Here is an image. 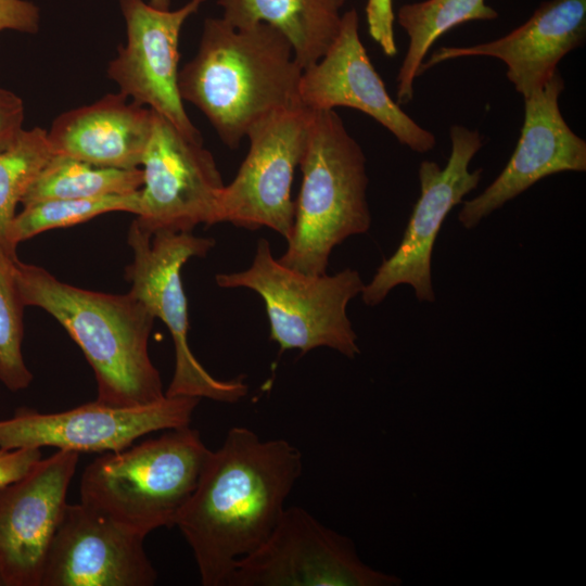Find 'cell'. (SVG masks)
Wrapping results in <instances>:
<instances>
[{
    "instance_id": "obj_1",
    "label": "cell",
    "mask_w": 586,
    "mask_h": 586,
    "mask_svg": "<svg viewBox=\"0 0 586 586\" xmlns=\"http://www.w3.org/2000/svg\"><path fill=\"white\" fill-rule=\"evenodd\" d=\"M303 472L302 451L283 438L231 428L211 450L176 525L204 586H227L235 563L270 535Z\"/></svg>"
},
{
    "instance_id": "obj_2",
    "label": "cell",
    "mask_w": 586,
    "mask_h": 586,
    "mask_svg": "<svg viewBox=\"0 0 586 586\" xmlns=\"http://www.w3.org/2000/svg\"><path fill=\"white\" fill-rule=\"evenodd\" d=\"M302 72L290 41L275 27L259 23L238 28L222 17H209L198 52L179 69L178 89L220 140L237 149L255 123L301 105Z\"/></svg>"
},
{
    "instance_id": "obj_3",
    "label": "cell",
    "mask_w": 586,
    "mask_h": 586,
    "mask_svg": "<svg viewBox=\"0 0 586 586\" xmlns=\"http://www.w3.org/2000/svg\"><path fill=\"white\" fill-rule=\"evenodd\" d=\"M16 279L24 305L50 314L82 351L94 372L98 402L136 407L165 397L148 349L156 318L135 295L80 289L21 260Z\"/></svg>"
},
{
    "instance_id": "obj_4",
    "label": "cell",
    "mask_w": 586,
    "mask_h": 586,
    "mask_svg": "<svg viewBox=\"0 0 586 586\" xmlns=\"http://www.w3.org/2000/svg\"><path fill=\"white\" fill-rule=\"evenodd\" d=\"M311 112L293 227L278 260L307 275H323L336 245L370 229L369 179L365 153L340 115L334 110Z\"/></svg>"
},
{
    "instance_id": "obj_5",
    "label": "cell",
    "mask_w": 586,
    "mask_h": 586,
    "mask_svg": "<svg viewBox=\"0 0 586 586\" xmlns=\"http://www.w3.org/2000/svg\"><path fill=\"white\" fill-rule=\"evenodd\" d=\"M209 451L200 433L188 425L103 453L84 470L80 502L144 537L173 527Z\"/></svg>"
},
{
    "instance_id": "obj_6",
    "label": "cell",
    "mask_w": 586,
    "mask_h": 586,
    "mask_svg": "<svg viewBox=\"0 0 586 586\" xmlns=\"http://www.w3.org/2000/svg\"><path fill=\"white\" fill-rule=\"evenodd\" d=\"M218 286L245 288L264 301L271 341L280 352L297 349L305 355L328 347L354 358L360 353L347 305L361 294L359 272L345 268L333 275H307L275 258L268 240L260 238L251 266L242 271L218 273Z\"/></svg>"
},
{
    "instance_id": "obj_7",
    "label": "cell",
    "mask_w": 586,
    "mask_h": 586,
    "mask_svg": "<svg viewBox=\"0 0 586 586\" xmlns=\"http://www.w3.org/2000/svg\"><path fill=\"white\" fill-rule=\"evenodd\" d=\"M127 243L132 260L125 268L130 293L160 318L174 341L175 370L165 396H190L222 403H235L247 394L241 379L214 378L199 362L188 342V302L181 280L183 265L193 257H204L215 245L212 238L192 232L160 230L151 232L135 219Z\"/></svg>"
},
{
    "instance_id": "obj_8",
    "label": "cell",
    "mask_w": 586,
    "mask_h": 586,
    "mask_svg": "<svg viewBox=\"0 0 586 586\" xmlns=\"http://www.w3.org/2000/svg\"><path fill=\"white\" fill-rule=\"evenodd\" d=\"M449 138L451 149L444 168L433 161L419 166L420 196L399 245L364 285L360 295L368 306L381 304L402 284L410 285L419 302H435L431 260L437 234L447 215L477 187L483 174L482 168H469L483 145L479 130L453 125Z\"/></svg>"
},
{
    "instance_id": "obj_9",
    "label": "cell",
    "mask_w": 586,
    "mask_h": 586,
    "mask_svg": "<svg viewBox=\"0 0 586 586\" xmlns=\"http://www.w3.org/2000/svg\"><path fill=\"white\" fill-rule=\"evenodd\" d=\"M311 111L302 105L276 111L247 131L250 148L234 179L224 186L213 225L270 228L285 240L294 221L291 187L303 156Z\"/></svg>"
},
{
    "instance_id": "obj_10",
    "label": "cell",
    "mask_w": 586,
    "mask_h": 586,
    "mask_svg": "<svg viewBox=\"0 0 586 586\" xmlns=\"http://www.w3.org/2000/svg\"><path fill=\"white\" fill-rule=\"evenodd\" d=\"M396 576L362 563L353 542L304 508H285L268 538L240 559L227 586H393Z\"/></svg>"
},
{
    "instance_id": "obj_11",
    "label": "cell",
    "mask_w": 586,
    "mask_h": 586,
    "mask_svg": "<svg viewBox=\"0 0 586 586\" xmlns=\"http://www.w3.org/2000/svg\"><path fill=\"white\" fill-rule=\"evenodd\" d=\"M200 400L165 396L143 406L115 407L95 399L54 413L21 407L13 417L0 420V448L119 451L146 434L190 425Z\"/></svg>"
},
{
    "instance_id": "obj_12",
    "label": "cell",
    "mask_w": 586,
    "mask_h": 586,
    "mask_svg": "<svg viewBox=\"0 0 586 586\" xmlns=\"http://www.w3.org/2000/svg\"><path fill=\"white\" fill-rule=\"evenodd\" d=\"M137 222L154 232H192L213 225L224 182L212 153L203 141L184 137L154 112L151 136L144 151Z\"/></svg>"
},
{
    "instance_id": "obj_13",
    "label": "cell",
    "mask_w": 586,
    "mask_h": 586,
    "mask_svg": "<svg viewBox=\"0 0 586 586\" xmlns=\"http://www.w3.org/2000/svg\"><path fill=\"white\" fill-rule=\"evenodd\" d=\"M206 0H190L178 10H160L143 0H119L127 40L107 65L119 92L153 110L184 137L202 140L178 89L179 37L186 20Z\"/></svg>"
},
{
    "instance_id": "obj_14",
    "label": "cell",
    "mask_w": 586,
    "mask_h": 586,
    "mask_svg": "<svg viewBox=\"0 0 586 586\" xmlns=\"http://www.w3.org/2000/svg\"><path fill=\"white\" fill-rule=\"evenodd\" d=\"M79 454L59 450L0 488V578L41 586L48 550L67 505Z\"/></svg>"
},
{
    "instance_id": "obj_15",
    "label": "cell",
    "mask_w": 586,
    "mask_h": 586,
    "mask_svg": "<svg viewBox=\"0 0 586 586\" xmlns=\"http://www.w3.org/2000/svg\"><path fill=\"white\" fill-rule=\"evenodd\" d=\"M355 9L342 14L337 37L322 58L303 69L298 99L309 111L346 106L366 113L385 127L399 143L417 153L436 144L433 132L422 128L388 94L360 40Z\"/></svg>"
},
{
    "instance_id": "obj_16",
    "label": "cell",
    "mask_w": 586,
    "mask_h": 586,
    "mask_svg": "<svg viewBox=\"0 0 586 586\" xmlns=\"http://www.w3.org/2000/svg\"><path fill=\"white\" fill-rule=\"evenodd\" d=\"M564 80L557 69L524 99V122L514 152L497 178L477 196L463 201L460 225L476 227L534 183L553 174L586 170V141L564 120L559 97Z\"/></svg>"
},
{
    "instance_id": "obj_17",
    "label": "cell",
    "mask_w": 586,
    "mask_h": 586,
    "mask_svg": "<svg viewBox=\"0 0 586 586\" xmlns=\"http://www.w3.org/2000/svg\"><path fill=\"white\" fill-rule=\"evenodd\" d=\"M144 538L82 502L67 504L47 553L41 586H152L157 572Z\"/></svg>"
},
{
    "instance_id": "obj_18",
    "label": "cell",
    "mask_w": 586,
    "mask_h": 586,
    "mask_svg": "<svg viewBox=\"0 0 586 586\" xmlns=\"http://www.w3.org/2000/svg\"><path fill=\"white\" fill-rule=\"evenodd\" d=\"M586 37V0L543 2L533 15L506 36L471 47H443L423 61L418 76L441 62L491 56L507 65V77L523 98L539 89L558 63Z\"/></svg>"
},
{
    "instance_id": "obj_19",
    "label": "cell",
    "mask_w": 586,
    "mask_h": 586,
    "mask_svg": "<svg viewBox=\"0 0 586 586\" xmlns=\"http://www.w3.org/2000/svg\"><path fill=\"white\" fill-rule=\"evenodd\" d=\"M154 111L123 93L59 115L47 131L55 154L98 166L138 168L146 149Z\"/></svg>"
},
{
    "instance_id": "obj_20",
    "label": "cell",
    "mask_w": 586,
    "mask_h": 586,
    "mask_svg": "<svg viewBox=\"0 0 586 586\" xmlns=\"http://www.w3.org/2000/svg\"><path fill=\"white\" fill-rule=\"evenodd\" d=\"M345 0H217L238 28L268 24L290 41L302 69L318 62L339 35Z\"/></svg>"
},
{
    "instance_id": "obj_21",
    "label": "cell",
    "mask_w": 586,
    "mask_h": 586,
    "mask_svg": "<svg viewBox=\"0 0 586 586\" xmlns=\"http://www.w3.org/2000/svg\"><path fill=\"white\" fill-rule=\"evenodd\" d=\"M498 16L484 0H425L403 5L397 20L409 37L407 52L396 78L398 104L413 99V82L428 51L440 36L469 21Z\"/></svg>"
},
{
    "instance_id": "obj_22",
    "label": "cell",
    "mask_w": 586,
    "mask_h": 586,
    "mask_svg": "<svg viewBox=\"0 0 586 586\" xmlns=\"http://www.w3.org/2000/svg\"><path fill=\"white\" fill-rule=\"evenodd\" d=\"M142 183L140 167L98 166L54 153L28 188L21 204L126 194L140 190Z\"/></svg>"
},
{
    "instance_id": "obj_23",
    "label": "cell",
    "mask_w": 586,
    "mask_h": 586,
    "mask_svg": "<svg viewBox=\"0 0 586 586\" xmlns=\"http://www.w3.org/2000/svg\"><path fill=\"white\" fill-rule=\"evenodd\" d=\"M140 209V190L94 199H58L26 204L11 224L9 245L16 253L21 242L47 230L74 226L111 212L138 216Z\"/></svg>"
},
{
    "instance_id": "obj_24",
    "label": "cell",
    "mask_w": 586,
    "mask_h": 586,
    "mask_svg": "<svg viewBox=\"0 0 586 586\" xmlns=\"http://www.w3.org/2000/svg\"><path fill=\"white\" fill-rule=\"evenodd\" d=\"M54 152L47 130L24 129L17 140L0 152V243L13 255L9 231L25 193Z\"/></svg>"
},
{
    "instance_id": "obj_25",
    "label": "cell",
    "mask_w": 586,
    "mask_h": 586,
    "mask_svg": "<svg viewBox=\"0 0 586 586\" xmlns=\"http://www.w3.org/2000/svg\"><path fill=\"white\" fill-rule=\"evenodd\" d=\"M17 260L0 243V382L11 392L23 391L33 381L22 351L26 306L16 279Z\"/></svg>"
},
{
    "instance_id": "obj_26",
    "label": "cell",
    "mask_w": 586,
    "mask_h": 586,
    "mask_svg": "<svg viewBox=\"0 0 586 586\" xmlns=\"http://www.w3.org/2000/svg\"><path fill=\"white\" fill-rule=\"evenodd\" d=\"M368 30L384 54L394 56L397 52L394 38L393 0H368L366 5Z\"/></svg>"
},
{
    "instance_id": "obj_27",
    "label": "cell",
    "mask_w": 586,
    "mask_h": 586,
    "mask_svg": "<svg viewBox=\"0 0 586 586\" xmlns=\"http://www.w3.org/2000/svg\"><path fill=\"white\" fill-rule=\"evenodd\" d=\"M40 26L39 8L28 0H0V31L36 34Z\"/></svg>"
},
{
    "instance_id": "obj_28",
    "label": "cell",
    "mask_w": 586,
    "mask_h": 586,
    "mask_svg": "<svg viewBox=\"0 0 586 586\" xmlns=\"http://www.w3.org/2000/svg\"><path fill=\"white\" fill-rule=\"evenodd\" d=\"M25 106L22 98L0 88V152L13 144L24 130Z\"/></svg>"
},
{
    "instance_id": "obj_29",
    "label": "cell",
    "mask_w": 586,
    "mask_h": 586,
    "mask_svg": "<svg viewBox=\"0 0 586 586\" xmlns=\"http://www.w3.org/2000/svg\"><path fill=\"white\" fill-rule=\"evenodd\" d=\"M39 459L40 448H0V488L22 477Z\"/></svg>"
},
{
    "instance_id": "obj_30",
    "label": "cell",
    "mask_w": 586,
    "mask_h": 586,
    "mask_svg": "<svg viewBox=\"0 0 586 586\" xmlns=\"http://www.w3.org/2000/svg\"><path fill=\"white\" fill-rule=\"evenodd\" d=\"M171 0H150V4L160 10H169Z\"/></svg>"
},
{
    "instance_id": "obj_31",
    "label": "cell",
    "mask_w": 586,
    "mask_h": 586,
    "mask_svg": "<svg viewBox=\"0 0 586 586\" xmlns=\"http://www.w3.org/2000/svg\"><path fill=\"white\" fill-rule=\"evenodd\" d=\"M2 585H3V584H2V581H1V578H0V586H2Z\"/></svg>"
}]
</instances>
